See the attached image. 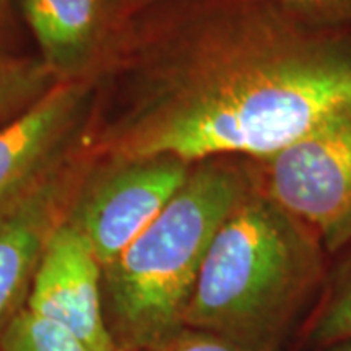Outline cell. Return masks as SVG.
Returning a JSON list of instances; mask_svg holds the SVG:
<instances>
[{
	"mask_svg": "<svg viewBox=\"0 0 351 351\" xmlns=\"http://www.w3.org/2000/svg\"><path fill=\"white\" fill-rule=\"evenodd\" d=\"M90 106V85L59 82L16 119L0 127V210L20 200L69 160Z\"/></svg>",
	"mask_w": 351,
	"mask_h": 351,
	"instance_id": "obj_7",
	"label": "cell"
},
{
	"mask_svg": "<svg viewBox=\"0 0 351 351\" xmlns=\"http://www.w3.org/2000/svg\"><path fill=\"white\" fill-rule=\"evenodd\" d=\"M43 60L59 82L75 80L93 60L103 0H20Z\"/></svg>",
	"mask_w": 351,
	"mask_h": 351,
	"instance_id": "obj_9",
	"label": "cell"
},
{
	"mask_svg": "<svg viewBox=\"0 0 351 351\" xmlns=\"http://www.w3.org/2000/svg\"><path fill=\"white\" fill-rule=\"evenodd\" d=\"M348 340H351V252L333 274L307 330V341L319 350Z\"/></svg>",
	"mask_w": 351,
	"mask_h": 351,
	"instance_id": "obj_11",
	"label": "cell"
},
{
	"mask_svg": "<svg viewBox=\"0 0 351 351\" xmlns=\"http://www.w3.org/2000/svg\"><path fill=\"white\" fill-rule=\"evenodd\" d=\"M324 258L317 234L254 178L215 232L184 327L243 351H282L324 283Z\"/></svg>",
	"mask_w": 351,
	"mask_h": 351,
	"instance_id": "obj_2",
	"label": "cell"
},
{
	"mask_svg": "<svg viewBox=\"0 0 351 351\" xmlns=\"http://www.w3.org/2000/svg\"><path fill=\"white\" fill-rule=\"evenodd\" d=\"M103 267L85 236L65 219L52 232L25 309L59 324L90 351H119L103 311Z\"/></svg>",
	"mask_w": 351,
	"mask_h": 351,
	"instance_id": "obj_6",
	"label": "cell"
},
{
	"mask_svg": "<svg viewBox=\"0 0 351 351\" xmlns=\"http://www.w3.org/2000/svg\"><path fill=\"white\" fill-rule=\"evenodd\" d=\"M106 156L263 160L351 109V32L278 0H199L143 57Z\"/></svg>",
	"mask_w": 351,
	"mask_h": 351,
	"instance_id": "obj_1",
	"label": "cell"
},
{
	"mask_svg": "<svg viewBox=\"0 0 351 351\" xmlns=\"http://www.w3.org/2000/svg\"><path fill=\"white\" fill-rule=\"evenodd\" d=\"M85 166L67 160L20 200L0 210V343L25 307L52 232L65 221Z\"/></svg>",
	"mask_w": 351,
	"mask_h": 351,
	"instance_id": "obj_8",
	"label": "cell"
},
{
	"mask_svg": "<svg viewBox=\"0 0 351 351\" xmlns=\"http://www.w3.org/2000/svg\"><path fill=\"white\" fill-rule=\"evenodd\" d=\"M140 351H243L213 333L184 327L168 339Z\"/></svg>",
	"mask_w": 351,
	"mask_h": 351,
	"instance_id": "obj_14",
	"label": "cell"
},
{
	"mask_svg": "<svg viewBox=\"0 0 351 351\" xmlns=\"http://www.w3.org/2000/svg\"><path fill=\"white\" fill-rule=\"evenodd\" d=\"M306 23L332 32H351V0H278Z\"/></svg>",
	"mask_w": 351,
	"mask_h": 351,
	"instance_id": "obj_13",
	"label": "cell"
},
{
	"mask_svg": "<svg viewBox=\"0 0 351 351\" xmlns=\"http://www.w3.org/2000/svg\"><path fill=\"white\" fill-rule=\"evenodd\" d=\"M0 351H90L59 324L29 313L25 307L3 333Z\"/></svg>",
	"mask_w": 351,
	"mask_h": 351,
	"instance_id": "obj_12",
	"label": "cell"
},
{
	"mask_svg": "<svg viewBox=\"0 0 351 351\" xmlns=\"http://www.w3.org/2000/svg\"><path fill=\"white\" fill-rule=\"evenodd\" d=\"M10 20V0H0V33Z\"/></svg>",
	"mask_w": 351,
	"mask_h": 351,
	"instance_id": "obj_15",
	"label": "cell"
},
{
	"mask_svg": "<svg viewBox=\"0 0 351 351\" xmlns=\"http://www.w3.org/2000/svg\"><path fill=\"white\" fill-rule=\"evenodd\" d=\"M192 166L169 155L112 158L85 176L65 219L85 236L104 269L168 205Z\"/></svg>",
	"mask_w": 351,
	"mask_h": 351,
	"instance_id": "obj_5",
	"label": "cell"
},
{
	"mask_svg": "<svg viewBox=\"0 0 351 351\" xmlns=\"http://www.w3.org/2000/svg\"><path fill=\"white\" fill-rule=\"evenodd\" d=\"M254 174L228 158L192 166L168 205L103 269L117 348L140 351L184 328V314L215 232Z\"/></svg>",
	"mask_w": 351,
	"mask_h": 351,
	"instance_id": "obj_3",
	"label": "cell"
},
{
	"mask_svg": "<svg viewBox=\"0 0 351 351\" xmlns=\"http://www.w3.org/2000/svg\"><path fill=\"white\" fill-rule=\"evenodd\" d=\"M326 351H351V340L343 341V343L333 345L330 348H326Z\"/></svg>",
	"mask_w": 351,
	"mask_h": 351,
	"instance_id": "obj_16",
	"label": "cell"
},
{
	"mask_svg": "<svg viewBox=\"0 0 351 351\" xmlns=\"http://www.w3.org/2000/svg\"><path fill=\"white\" fill-rule=\"evenodd\" d=\"M57 83L59 78L43 59L0 54V127L16 119Z\"/></svg>",
	"mask_w": 351,
	"mask_h": 351,
	"instance_id": "obj_10",
	"label": "cell"
},
{
	"mask_svg": "<svg viewBox=\"0 0 351 351\" xmlns=\"http://www.w3.org/2000/svg\"><path fill=\"white\" fill-rule=\"evenodd\" d=\"M261 161L258 186L309 226L326 252L351 243V109Z\"/></svg>",
	"mask_w": 351,
	"mask_h": 351,
	"instance_id": "obj_4",
	"label": "cell"
}]
</instances>
